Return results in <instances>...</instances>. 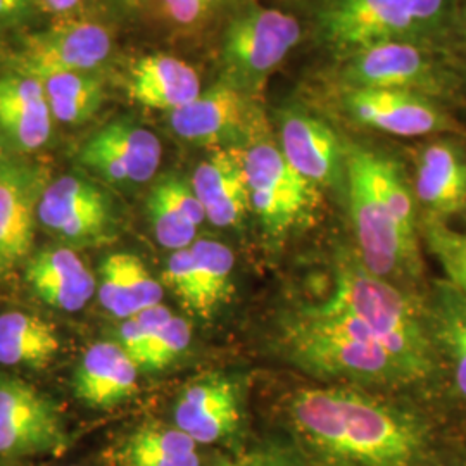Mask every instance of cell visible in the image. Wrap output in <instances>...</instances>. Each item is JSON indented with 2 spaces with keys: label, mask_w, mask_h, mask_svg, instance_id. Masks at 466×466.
<instances>
[{
  "label": "cell",
  "mask_w": 466,
  "mask_h": 466,
  "mask_svg": "<svg viewBox=\"0 0 466 466\" xmlns=\"http://www.w3.org/2000/svg\"><path fill=\"white\" fill-rule=\"evenodd\" d=\"M213 466H311L300 454L282 448L252 451L237 458H223Z\"/></svg>",
  "instance_id": "cell-36"
},
{
  "label": "cell",
  "mask_w": 466,
  "mask_h": 466,
  "mask_svg": "<svg viewBox=\"0 0 466 466\" xmlns=\"http://www.w3.org/2000/svg\"><path fill=\"white\" fill-rule=\"evenodd\" d=\"M138 367L117 342H97L75 373V394L92 408H113L137 390Z\"/></svg>",
  "instance_id": "cell-22"
},
{
  "label": "cell",
  "mask_w": 466,
  "mask_h": 466,
  "mask_svg": "<svg viewBox=\"0 0 466 466\" xmlns=\"http://www.w3.org/2000/svg\"><path fill=\"white\" fill-rule=\"evenodd\" d=\"M300 42L299 21L277 7L248 4L223 35V80L258 97L273 71Z\"/></svg>",
  "instance_id": "cell-6"
},
{
  "label": "cell",
  "mask_w": 466,
  "mask_h": 466,
  "mask_svg": "<svg viewBox=\"0 0 466 466\" xmlns=\"http://www.w3.org/2000/svg\"><path fill=\"white\" fill-rule=\"evenodd\" d=\"M52 117L66 125H84L102 106L106 92L96 73H57L38 80Z\"/></svg>",
  "instance_id": "cell-28"
},
{
  "label": "cell",
  "mask_w": 466,
  "mask_h": 466,
  "mask_svg": "<svg viewBox=\"0 0 466 466\" xmlns=\"http://www.w3.org/2000/svg\"><path fill=\"white\" fill-rule=\"evenodd\" d=\"M59 350L57 330L44 318L19 311L0 315V365L46 367Z\"/></svg>",
  "instance_id": "cell-26"
},
{
  "label": "cell",
  "mask_w": 466,
  "mask_h": 466,
  "mask_svg": "<svg viewBox=\"0 0 466 466\" xmlns=\"http://www.w3.org/2000/svg\"><path fill=\"white\" fill-rule=\"evenodd\" d=\"M128 96L150 109L177 111L200 96L196 67L167 54L140 57L130 67Z\"/></svg>",
  "instance_id": "cell-21"
},
{
  "label": "cell",
  "mask_w": 466,
  "mask_h": 466,
  "mask_svg": "<svg viewBox=\"0 0 466 466\" xmlns=\"http://www.w3.org/2000/svg\"><path fill=\"white\" fill-rule=\"evenodd\" d=\"M454 0H321L318 40L344 56L383 42L432 47L448 35Z\"/></svg>",
  "instance_id": "cell-5"
},
{
  "label": "cell",
  "mask_w": 466,
  "mask_h": 466,
  "mask_svg": "<svg viewBox=\"0 0 466 466\" xmlns=\"http://www.w3.org/2000/svg\"><path fill=\"white\" fill-rule=\"evenodd\" d=\"M175 425L198 444H213L232 435L240 421L237 385L218 375L190 383L175 404Z\"/></svg>",
  "instance_id": "cell-17"
},
{
  "label": "cell",
  "mask_w": 466,
  "mask_h": 466,
  "mask_svg": "<svg viewBox=\"0 0 466 466\" xmlns=\"http://www.w3.org/2000/svg\"><path fill=\"white\" fill-rule=\"evenodd\" d=\"M192 330L184 318H169L167 325L154 337L144 368L146 370H161L173 363L190 344Z\"/></svg>",
  "instance_id": "cell-34"
},
{
  "label": "cell",
  "mask_w": 466,
  "mask_h": 466,
  "mask_svg": "<svg viewBox=\"0 0 466 466\" xmlns=\"http://www.w3.org/2000/svg\"><path fill=\"white\" fill-rule=\"evenodd\" d=\"M99 299L111 315L127 319L161 304L163 287L138 256L116 252L100 265Z\"/></svg>",
  "instance_id": "cell-25"
},
{
  "label": "cell",
  "mask_w": 466,
  "mask_h": 466,
  "mask_svg": "<svg viewBox=\"0 0 466 466\" xmlns=\"http://www.w3.org/2000/svg\"><path fill=\"white\" fill-rule=\"evenodd\" d=\"M169 128L185 142L213 149H248L269 137L256 96L219 80L199 97L169 113Z\"/></svg>",
  "instance_id": "cell-7"
},
{
  "label": "cell",
  "mask_w": 466,
  "mask_h": 466,
  "mask_svg": "<svg viewBox=\"0 0 466 466\" xmlns=\"http://www.w3.org/2000/svg\"><path fill=\"white\" fill-rule=\"evenodd\" d=\"M52 113L44 86L26 75H0V130L17 149H42L52 134Z\"/></svg>",
  "instance_id": "cell-19"
},
{
  "label": "cell",
  "mask_w": 466,
  "mask_h": 466,
  "mask_svg": "<svg viewBox=\"0 0 466 466\" xmlns=\"http://www.w3.org/2000/svg\"><path fill=\"white\" fill-rule=\"evenodd\" d=\"M163 147L156 134L119 117L92 135L80 150V161L115 185L147 184L161 165Z\"/></svg>",
  "instance_id": "cell-13"
},
{
  "label": "cell",
  "mask_w": 466,
  "mask_h": 466,
  "mask_svg": "<svg viewBox=\"0 0 466 466\" xmlns=\"http://www.w3.org/2000/svg\"><path fill=\"white\" fill-rule=\"evenodd\" d=\"M280 150L300 177L317 187H339L346 171V152L339 137L319 117L298 107L280 115Z\"/></svg>",
  "instance_id": "cell-15"
},
{
  "label": "cell",
  "mask_w": 466,
  "mask_h": 466,
  "mask_svg": "<svg viewBox=\"0 0 466 466\" xmlns=\"http://www.w3.org/2000/svg\"><path fill=\"white\" fill-rule=\"evenodd\" d=\"M250 0H161L169 23L180 32L196 34L227 13H237Z\"/></svg>",
  "instance_id": "cell-31"
},
{
  "label": "cell",
  "mask_w": 466,
  "mask_h": 466,
  "mask_svg": "<svg viewBox=\"0 0 466 466\" xmlns=\"http://www.w3.org/2000/svg\"><path fill=\"white\" fill-rule=\"evenodd\" d=\"M342 104L356 123L398 137L466 135V130L431 97L404 90L346 88Z\"/></svg>",
  "instance_id": "cell-11"
},
{
  "label": "cell",
  "mask_w": 466,
  "mask_h": 466,
  "mask_svg": "<svg viewBox=\"0 0 466 466\" xmlns=\"http://www.w3.org/2000/svg\"><path fill=\"white\" fill-rule=\"evenodd\" d=\"M425 237L450 277L451 285L466 296V233L454 232L441 221L429 219Z\"/></svg>",
  "instance_id": "cell-33"
},
{
  "label": "cell",
  "mask_w": 466,
  "mask_h": 466,
  "mask_svg": "<svg viewBox=\"0 0 466 466\" xmlns=\"http://www.w3.org/2000/svg\"><path fill=\"white\" fill-rule=\"evenodd\" d=\"M190 185L206 219L219 228L240 225L252 209L244 149L215 150L194 171Z\"/></svg>",
  "instance_id": "cell-16"
},
{
  "label": "cell",
  "mask_w": 466,
  "mask_h": 466,
  "mask_svg": "<svg viewBox=\"0 0 466 466\" xmlns=\"http://www.w3.org/2000/svg\"><path fill=\"white\" fill-rule=\"evenodd\" d=\"M57 408L28 383L0 379V454L30 456L66 448Z\"/></svg>",
  "instance_id": "cell-12"
},
{
  "label": "cell",
  "mask_w": 466,
  "mask_h": 466,
  "mask_svg": "<svg viewBox=\"0 0 466 466\" xmlns=\"http://www.w3.org/2000/svg\"><path fill=\"white\" fill-rule=\"evenodd\" d=\"M465 209H466V208H465Z\"/></svg>",
  "instance_id": "cell-41"
},
{
  "label": "cell",
  "mask_w": 466,
  "mask_h": 466,
  "mask_svg": "<svg viewBox=\"0 0 466 466\" xmlns=\"http://www.w3.org/2000/svg\"><path fill=\"white\" fill-rule=\"evenodd\" d=\"M287 418L311 466H418L429 448L417 417L346 385L298 390Z\"/></svg>",
  "instance_id": "cell-1"
},
{
  "label": "cell",
  "mask_w": 466,
  "mask_h": 466,
  "mask_svg": "<svg viewBox=\"0 0 466 466\" xmlns=\"http://www.w3.org/2000/svg\"><path fill=\"white\" fill-rule=\"evenodd\" d=\"M26 279L36 296L61 311H78L96 292V279L84 259L67 249H50L35 256Z\"/></svg>",
  "instance_id": "cell-23"
},
{
  "label": "cell",
  "mask_w": 466,
  "mask_h": 466,
  "mask_svg": "<svg viewBox=\"0 0 466 466\" xmlns=\"http://www.w3.org/2000/svg\"><path fill=\"white\" fill-rule=\"evenodd\" d=\"M4 138H5V137H4L2 130H0V152H2V146H4Z\"/></svg>",
  "instance_id": "cell-40"
},
{
  "label": "cell",
  "mask_w": 466,
  "mask_h": 466,
  "mask_svg": "<svg viewBox=\"0 0 466 466\" xmlns=\"http://www.w3.org/2000/svg\"><path fill=\"white\" fill-rule=\"evenodd\" d=\"M321 306L358 318L394 358L408 382L429 379L435 371L437 344L431 318L394 283L363 265L340 268L333 294Z\"/></svg>",
  "instance_id": "cell-3"
},
{
  "label": "cell",
  "mask_w": 466,
  "mask_h": 466,
  "mask_svg": "<svg viewBox=\"0 0 466 466\" xmlns=\"http://www.w3.org/2000/svg\"><path fill=\"white\" fill-rule=\"evenodd\" d=\"M127 466H200L198 442L178 427L150 423L132 433L123 448Z\"/></svg>",
  "instance_id": "cell-27"
},
{
  "label": "cell",
  "mask_w": 466,
  "mask_h": 466,
  "mask_svg": "<svg viewBox=\"0 0 466 466\" xmlns=\"http://www.w3.org/2000/svg\"><path fill=\"white\" fill-rule=\"evenodd\" d=\"M121 2H123L125 5H128V7L138 9V7H146L150 0H121Z\"/></svg>",
  "instance_id": "cell-39"
},
{
  "label": "cell",
  "mask_w": 466,
  "mask_h": 466,
  "mask_svg": "<svg viewBox=\"0 0 466 466\" xmlns=\"http://www.w3.org/2000/svg\"><path fill=\"white\" fill-rule=\"evenodd\" d=\"M417 198L432 221L466 208V156L454 142L437 140L420 150Z\"/></svg>",
  "instance_id": "cell-20"
},
{
  "label": "cell",
  "mask_w": 466,
  "mask_h": 466,
  "mask_svg": "<svg viewBox=\"0 0 466 466\" xmlns=\"http://www.w3.org/2000/svg\"><path fill=\"white\" fill-rule=\"evenodd\" d=\"M171 317L173 313L167 306L157 304L123 321V325L119 327L117 344L132 358L137 367L144 368L147 350L154 337L167 325V319Z\"/></svg>",
  "instance_id": "cell-32"
},
{
  "label": "cell",
  "mask_w": 466,
  "mask_h": 466,
  "mask_svg": "<svg viewBox=\"0 0 466 466\" xmlns=\"http://www.w3.org/2000/svg\"><path fill=\"white\" fill-rule=\"evenodd\" d=\"M433 339L437 350H444L452 368L460 394L466 400V296L452 285L439 294L432 313Z\"/></svg>",
  "instance_id": "cell-30"
},
{
  "label": "cell",
  "mask_w": 466,
  "mask_h": 466,
  "mask_svg": "<svg viewBox=\"0 0 466 466\" xmlns=\"http://www.w3.org/2000/svg\"><path fill=\"white\" fill-rule=\"evenodd\" d=\"M36 219L71 244H97L113 227L111 204L96 185L75 175L50 182L38 200Z\"/></svg>",
  "instance_id": "cell-14"
},
{
  "label": "cell",
  "mask_w": 466,
  "mask_h": 466,
  "mask_svg": "<svg viewBox=\"0 0 466 466\" xmlns=\"http://www.w3.org/2000/svg\"><path fill=\"white\" fill-rule=\"evenodd\" d=\"M339 76L346 88L404 90L431 99L442 97L454 84L432 47L417 42H383L350 52Z\"/></svg>",
  "instance_id": "cell-8"
},
{
  "label": "cell",
  "mask_w": 466,
  "mask_h": 466,
  "mask_svg": "<svg viewBox=\"0 0 466 466\" xmlns=\"http://www.w3.org/2000/svg\"><path fill=\"white\" fill-rule=\"evenodd\" d=\"M289 360L321 380L383 385L408 383L394 358L350 313L323 306L304 309L283 330Z\"/></svg>",
  "instance_id": "cell-4"
},
{
  "label": "cell",
  "mask_w": 466,
  "mask_h": 466,
  "mask_svg": "<svg viewBox=\"0 0 466 466\" xmlns=\"http://www.w3.org/2000/svg\"><path fill=\"white\" fill-rule=\"evenodd\" d=\"M113 35L97 21L59 17L46 30L26 35L13 57L15 73L46 78L57 73H96L113 54Z\"/></svg>",
  "instance_id": "cell-10"
},
{
  "label": "cell",
  "mask_w": 466,
  "mask_h": 466,
  "mask_svg": "<svg viewBox=\"0 0 466 466\" xmlns=\"http://www.w3.org/2000/svg\"><path fill=\"white\" fill-rule=\"evenodd\" d=\"M44 188L40 190L34 171L0 167V273L11 271L32 250L36 208Z\"/></svg>",
  "instance_id": "cell-18"
},
{
  "label": "cell",
  "mask_w": 466,
  "mask_h": 466,
  "mask_svg": "<svg viewBox=\"0 0 466 466\" xmlns=\"http://www.w3.org/2000/svg\"><path fill=\"white\" fill-rule=\"evenodd\" d=\"M38 15L35 0H0V26L25 25Z\"/></svg>",
  "instance_id": "cell-37"
},
{
  "label": "cell",
  "mask_w": 466,
  "mask_h": 466,
  "mask_svg": "<svg viewBox=\"0 0 466 466\" xmlns=\"http://www.w3.org/2000/svg\"><path fill=\"white\" fill-rule=\"evenodd\" d=\"M86 0H35L40 15L56 17H69L76 13Z\"/></svg>",
  "instance_id": "cell-38"
},
{
  "label": "cell",
  "mask_w": 466,
  "mask_h": 466,
  "mask_svg": "<svg viewBox=\"0 0 466 466\" xmlns=\"http://www.w3.org/2000/svg\"><path fill=\"white\" fill-rule=\"evenodd\" d=\"M147 211L157 242L171 250L190 248L206 219L192 185L175 175L163 177L152 187Z\"/></svg>",
  "instance_id": "cell-24"
},
{
  "label": "cell",
  "mask_w": 466,
  "mask_h": 466,
  "mask_svg": "<svg viewBox=\"0 0 466 466\" xmlns=\"http://www.w3.org/2000/svg\"><path fill=\"white\" fill-rule=\"evenodd\" d=\"M199 289V317L209 318L232 299L235 258L228 246L217 240H196L192 246Z\"/></svg>",
  "instance_id": "cell-29"
},
{
  "label": "cell",
  "mask_w": 466,
  "mask_h": 466,
  "mask_svg": "<svg viewBox=\"0 0 466 466\" xmlns=\"http://www.w3.org/2000/svg\"><path fill=\"white\" fill-rule=\"evenodd\" d=\"M350 218L363 267L380 279L421 269L415 200L400 167L373 150H346Z\"/></svg>",
  "instance_id": "cell-2"
},
{
  "label": "cell",
  "mask_w": 466,
  "mask_h": 466,
  "mask_svg": "<svg viewBox=\"0 0 466 466\" xmlns=\"http://www.w3.org/2000/svg\"><path fill=\"white\" fill-rule=\"evenodd\" d=\"M250 208L263 228L273 237L294 230L313 215L318 187L289 165L269 137L244 149Z\"/></svg>",
  "instance_id": "cell-9"
},
{
  "label": "cell",
  "mask_w": 466,
  "mask_h": 466,
  "mask_svg": "<svg viewBox=\"0 0 466 466\" xmlns=\"http://www.w3.org/2000/svg\"><path fill=\"white\" fill-rule=\"evenodd\" d=\"M165 283L171 289V292L180 299L185 308L198 315L199 313V289L196 279V267L194 256L190 248L175 250L167 259L165 269Z\"/></svg>",
  "instance_id": "cell-35"
}]
</instances>
